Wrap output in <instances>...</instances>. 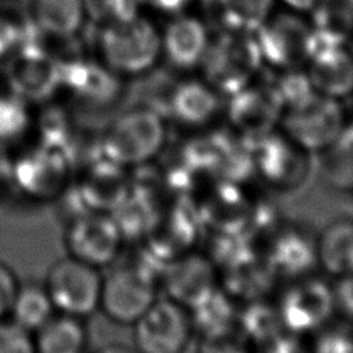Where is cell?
<instances>
[{"mask_svg":"<svg viewBox=\"0 0 353 353\" xmlns=\"http://www.w3.org/2000/svg\"><path fill=\"white\" fill-rule=\"evenodd\" d=\"M164 120L152 109L137 108L121 113L105 130L103 153L117 165L152 161L165 145Z\"/></svg>","mask_w":353,"mask_h":353,"instance_id":"cell-1","label":"cell"},{"mask_svg":"<svg viewBox=\"0 0 353 353\" xmlns=\"http://www.w3.org/2000/svg\"><path fill=\"white\" fill-rule=\"evenodd\" d=\"M102 277L101 269L66 255L51 265L44 285L57 313L87 319L99 309Z\"/></svg>","mask_w":353,"mask_h":353,"instance_id":"cell-2","label":"cell"},{"mask_svg":"<svg viewBox=\"0 0 353 353\" xmlns=\"http://www.w3.org/2000/svg\"><path fill=\"white\" fill-rule=\"evenodd\" d=\"M101 50L109 68L124 74H138L156 62L161 37L150 22L134 15L106 26Z\"/></svg>","mask_w":353,"mask_h":353,"instance_id":"cell-3","label":"cell"},{"mask_svg":"<svg viewBox=\"0 0 353 353\" xmlns=\"http://www.w3.org/2000/svg\"><path fill=\"white\" fill-rule=\"evenodd\" d=\"M284 135L305 153L327 152L345 127V114L336 99L314 94L303 103L287 109Z\"/></svg>","mask_w":353,"mask_h":353,"instance_id":"cell-4","label":"cell"},{"mask_svg":"<svg viewBox=\"0 0 353 353\" xmlns=\"http://www.w3.org/2000/svg\"><path fill=\"white\" fill-rule=\"evenodd\" d=\"M276 309L281 328L306 335L323 327L336 310L335 290L312 273L288 281Z\"/></svg>","mask_w":353,"mask_h":353,"instance_id":"cell-5","label":"cell"},{"mask_svg":"<svg viewBox=\"0 0 353 353\" xmlns=\"http://www.w3.org/2000/svg\"><path fill=\"white\" fill-rule=\"evenodd\" d=\"M156 299L154 279L139 266L121 265L102 277L98 310L114 324L132 325Z\"/></svg>","mask_w":353,"mask_h":353,"instance_id":"cell-6","label":"cell"},{"mask_svg":"<svg viewBox=\"0 0 353 353\" xmlns=\"http://www.w3.org/2000/svg\"><path fill=\"white\" fill-rule=\"evenodd\" d=\"M131 327L137 353H185L194 334L189 310L165 296Z\"/></svg>","mask_w":353,"mask_h":353,"instance_id":"cell-7","label":"cell"},{"mask_svg":"<svg viewBox=\"0 0 353 353\" xmlns=\"http://www.w3.org/2000/svg\"><path fill=\"white\" fill-rule=\"evenodd\" d=\"M210 81L226 94L247 87L262 63L256 40L248 33L230 32L221 36L204 54Z\"/></svg>","mask_w":353,"mask_h":353,"instance_id":"cell-8","label":"cell"},{"mask_svg":"<svg viewBox=\"0 0 353 353\" xmlns=\"http://www.w3.org/2000/svg\"><path fill=\"white\" fill-rule=\"evenodd\" d=\"M68 256L97 269L112 265L123 245V230L113 216L85 214L74 218L63 233Z\"/></svg>","mask_w":353,"mask_h":353,"instance_id":"cell-9","label":"cell"},{"mask_svg":"<svg viewBox=\"0 0 353 353\" xmlns=\"http://www.w3.org/2000/svg\"><path fill=\"white\" fill-rule=\"evenodd\" d=\"M248 138L251 163L262 181L279 190L294 189L302 183L307 172V153L285 135L270 131Z\"/></svg>","mask_w":353,"mask_h":353,"instance_id":"cell-10","label":"cell"},{"mask_svg":"<svg viewBox=\"0 0 353 353\" xmlns=\"http://www.w3.org/2000/svg\"><path fill=\"white\" fill-rule=\"evenodd\" d=\"M214 263L201 254L189 252L174 259L161 276L165 298L192 310L218 290Z\"/></svg>","mask_w":353,"mask_h":353,"instance_id":"cell-11","label":"cell"},{"mask_svg":"<svg viewBox=\"0 0 353 353\" xmlns=\"http://www.w3.org/2000/svg\"><path fill=\"white\" fill-rule=\"evenodd\" d=\"M310 28L292 14H279L256 29V44L262 61L277 68H292L307 58L306 44Z\"/></svg>","mask_w":353,"mask_h":353,"instance_id":"cell-12","label":"cell"},{"mask_svg":"<svg viewBox=\"0 0 353 353\" xmlns=\"http://www.w3.org/2000/svg\"><path fill=\"white\" fill-rule=\"evenodd\" d=\"M7 74L15 95L30 101L48 98L62 83L61 65L36 46L21 48L10 61Z\"/></svg>","mask_w":353,"mask_h":353,"instance_id":"cell-13","label":"cell"},{"mask_svg":"<svg viewBox=\"0 0 353 353\" xmlns=\"http://www.w3.org/2000/svg\"><path fill=\"white\" fill-rule=\"evenodd\" d=\"M266 263L273 276L287 281L312 274L317 268L316 237L296 228L281 230L268 248Z\"/></svg>","mask_w":353,"mask_h":353,"instance_id":"cell-14","label":"cell"},{"mask_svg":"<svg viewBox=\"0 0 353 353\" xmlns=\"http://www.w3.org/2000/svg\"><path fill=\"white\" fill-rule=\"evenodd\" d=\"M284 108L273 87L247 85L232 94L229 117L248 137L269 132Z\"/></svg>","mask_w":353,"mask_h":353,"instance_id":"cell-15","label":"cell"},{"mask_svg":"<svg viewBox=\"0 0 353 353\" xmlns=\"http://www.w3.org/2000/svg\"><path fill=\"white\" fill-rule=\"evenodd\" d=\"M316 261L328 277H353V219H335L316 236Z\"/></svg>","mask_w":353,"mask_h":353,"instance_id":"cell-16","label":"cell"},{"mask_svg":"<svg viewBox=\"0 0 353 353\" xmlns=\"http://www.w3.org/2000/svg\"><path fill=\"white\" fill-rule=\"evenodd\" d=\"M207 47V30L194 17L175 18L167 26L161 39V48L168 61L182 69L192 68L203 61Z\"/></svg>","mask_w":353,"mask_h":353,"instance_id":"cell-17","label":"cell"},{"mask_svg":"<svg viewBox=\"0 0 353 353\" xmlns=\"http://www.w3.org/2000/svg\"><path fill=\"white\" fill-rule=\"evenodd\" d=\"M310 61L309 77L319 94L338 99L353 92V54L345 47Z\"/></svg>","mask_w":353,"mask_h":353,"instance_id":"cell-18","label":"cell"},{"mask_svg":"<svg viewBox=\"0 0 353 353\" xmlns=\"http://www.w3.org/2000/svg\"><path fill=\"white\" fill-rule=\"evenodd\" d=\"M37 353H85L88 331L84 319L55 313L34 334Z\"/></svg>","mask_w":353,"mask_h":353,"instance_id":"cell-19","label":"cell"},{"mask_svg":"<svg viewBox=\"0 0 353 353\" xmlns=\"http://www.w3.org/2000/svg\"><path fill=\"white\" fill-rule=\"evenodd\" d=\"M172 114L183 124L201 125L214 117L218 110L215 92L200 81H183L171 94Z\"/></svg>","mask_w":353,"mask_h":353,"instance_id":"cell-20","label":"cell"},{"mask_svg":"<svg viewBox=\"0 0 353 353\" xmlns=\"http://www.w3.org/2000/svg\"><path fill=\"white\" fill-rule=\"evenodd\" d=\"M61 81L94 103H108L117 94L114 77L92 63L61 65Z\"/></svg>","mask_w":353,"mask_h":353,"instance_id":"cell-21","label":"cell"},{"mask_svg":"<svg viewBox=\"0 0 353 353\" xmlns=\"http://www.w3.org/2000/svg\"><path fill=\"white\" fill-rule=\"evenodd\" d=\"M57 313L47 288L40 283H21L11 306L10 319L34 334Z\"/></svg>","mask_w":353,"mask_h":353,"instance_id":"cell-22","label":"cell"},{"mask_svg":"<svg viewBox=\"0 0 353 353\" xmlns=\"http://www.w3.org/2000/svg\"><path fill=\"white\" fill-rule=\"evenodd\" d=\"M273 0H207L208 8L230 32H255L269 17Z\"/></svg>","mask_w":353,"mask_h":353,"instance_id":"cell-23","label":"cell"},{"mask_svg":"<svg viewBox=\"0 0 353 353\" xmlns=\"http://www.w3.org/2000/svg\"><path fill=\"white\" fill-rule=\"evenodd\" d=\"M37 25L47 33L66 37L81 26L85 12L84 0H33Z\"/></svg>","mask_w":353,"mask_h":353,"instance_id":"cell-24","label":"cell"},{"mask_svg":"<svg viewBox=\"0 0 353 353\" xmlns=\"http://www.w3.org/2000/svg\"><path fill=\"white\" fill-rule=\"evenodd\" d=\"M29 124L23 99L18 95L0 97V142L19 138Z\"/></svg>","mask_w":353,"mask_h":353,"instance_id":"cell-25","label":"cell"},{"mask_svg":"<svg viewBox=\"0 0 353 353\" xmlns=\"http://www.w3.org/2000/svg\"><path fill=\"white\" fill-rule=\"evenodd\" d=\"M272 87L279 95L283 108L287 109L303 103L316 94L309 74H303L301 72L285 73L277 84Z\"/></svg>","mask_w":353,"mask_h":353,"instance_id":"cell-26","label":"cell"},{"mask_svg":"<svg viewBox=\"0 0 353 353\" xmlns=\"http://www.w3.org/2000/svg\"><path fill=\"white\" fill-rule=\"evenodd\" d=\"M0 353H37L33 334L10 317L0 320Z\"/></svg>","mask_w":353,"mask_h":353,"instance_id":"cell-27","label":"cell"},{"mask_svg":"<svg viewBox=\"0 0 353 353\" xmlns=\"http://www.w3.org/2000/svg\"><path fill=\"white\" fill-rule=\"evenodd\" d=\"M85 11L108 25L128 19L135 14V0H84Z\"/></svg>","mask_w":353,"mask_h":353,"instance_id":"cell-28","label":"cell"},{"mask_svg":"<svg viewBox=\"0 0 353 353\" xmlns=\"http://www.w3.org/2000/svg\"><path fill=\"white\" fill-rule=\"evenodd\" d=\"M247 339L232 330L203 335L199 345V353H252L245 343Z\"/></svg>","mask_w":353,"mask_h":353,"instance_id":"cell-29","label":"cell"},{"mask_svg":"<svg viewBox=\"0 0 353 353\" xmlns=\"http://www.w3.org/2000/svg\"><path fill=\"white\" fill-rule=\"evenodd\" d=\"M263 339L261 343V353H312L303 339L305 335L291 332L281 328Z\"/></svg>","mask_w":353,"mask_h":353,"instance_id":"cell-30","label":"cell"},{"mask_svg":"<svg viewBox=\"0 0 353 353\" xmlns=\"http://www.w3.org/2000/svg\"><path fill=\"white\" fill-rule=\"evenodd\" d=\"M21 281L10 265L0 261V320L7 319Z\"/></svg>","mask_w":353,"mask_h":353,"instance_id":"cell-31","label":"cell"},{"mask_svg":"<svg viewBox=\"0 0 353 353\" xmlns=\"http://www.w3.org/2000/svg\"><path fill=\"white\" fill-rule=\"evenodd\" d=\"M18 43V29L7 19L0 18V58L10 52Z\"/></svg>","mask_w":353,"mask_h":353,"instance_id":"cell-32","label":"cell"},{"mask_svg":"<svg viewBox=\"0 0 353 353\" xmlns=\"http://www.w3.org/2000/svg\"><path fill=\"white\" fill-rule=\"evenodd\" d=\"M154 7L164 11H176L185 7L190 0H148Z\"/></svg>","mask_w":353,"mask_h":353,"instance_id":"cell-33","label":"cell"},{"mask_svg":"<svg viewBox=\"0 0 353 353\" xmlns=\"http://www.w3.org/2000/svg\"><path fill=\"white\" fill-rule=\"evenodd\" d=\"M94 353H137L135 349L128 347L124 343H119V342H110L106 345L99 346Z\"/></svg>","mask_w":353,"mask_h":353,"instance_id":"cell-34","label":"cell"},{"mask_svg":"<svg viewBox=\"0 0 353 353\" xmlns=\"http://www.w3.org/2000/svg\"><path fill=\"white\" fill-rule=\"evenodd\" d=\"M283 1H284L288 7H291V8L305 11V10H310V8L314 6V1H316V0H283Z\"/></svg>","mask_w":353,"mask_h":353,"instance_id":"cell-35","label":"cell"},{"mask_svg":"<svg viewBox=\"0 0 353 353\" xmlns=\"http://www.w3.org/2000/svg\"><path fill=\"white\" fill-rule=\"evenodd\" d=\"M347 1V4H349V7L352 8V11H353V0H346Z\"/></svg>","mask_w":353,"mask_h":353,"instance_id":"cell-36","label":"cell"}]
</instances>
